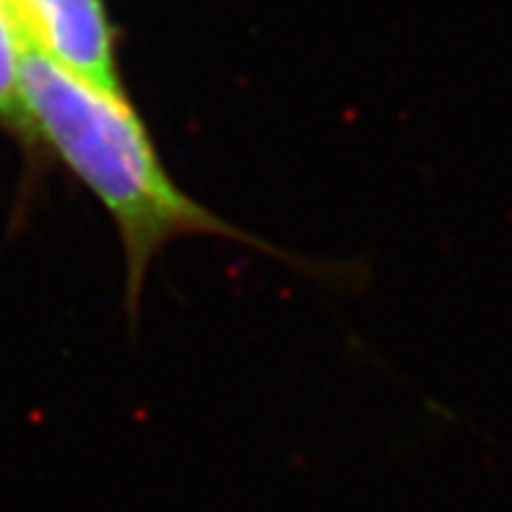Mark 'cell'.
Returning <instances> with one entry per match:
<instances>
[{
    "label": "cell",
    "mask_w": 512,
    "mask_h": 512,
    "mask_svg": "<svg viewBox=\"0 0 512 512\" xmlns=\"http://www.w3.org/2000/svg\"><path fill=\"white\" fill-rule=\"evenodd\" d=\"M29 45L99 89L125 94L104 0H16Z\"/></svg>",
    "instance_id": "7a4b0ae2"
},
{
    "label": "cell",
    "mask_w": 512,
    "mask_h": 512,
    "mask_svg": "<svg viewBox=\"0 0 512 512\" xmlns=\"http://www.w3.org/2000/svg\"><path fill=\"white\" fill-rule=\"evenodd\" d=\"M21 133L42 143L104 206L125 258V299L136 312L154 258L193 234L255 242L190 198L164 167L128 94H112L29 47L21 71Z\"/></svg>",
    "instance_id": "6da1fadb"
},
{
    "label": "cell",
    "mask_w": 512,
    "mask_h": 512,
    "mask_svg": "<svg viewBox=\"0 0 512 512\" xmlns=\"http://www.w3.org/2000/svg\"><path fill=\"white\" fill-rule=\"evenodd\" d=\"M29 34L16 0H0V123L21 130V71H24Z\"/></svg>",
    "instance_id": "3957f363"
}]
</instances>
